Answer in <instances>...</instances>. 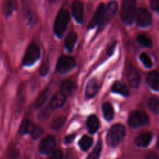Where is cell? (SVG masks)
Listing matches in <instances>:
<instances>
[{"label": "cell", "mask_w": 159, "mask_h": 159, "mask_svg": "<svg viewBox=\"0 0 159 159\" xmlns=\"http://www.w3.org/2000/svg\"><path fill=\"white\" fill-rule=\"evenodd\" d=\"M148 116L144 111H134L131 113L129 118V124L132 127H139L146 125L148 123Z\"/></svg>", "instance_id": "6"}, {"label": "cell", "mask_w": 159, "mask_h": 159, "mask_svg": "<svg viewBox=\"0 0 159 159\" xmlns=\"http://www.w3.org/2000/svg\"><path fill=\"white\" fill-rule=\"evenodd\" d=\"M66 101V96L63 93H58L53 97L51 102V107L53 109H57L62 107Z\"/></svg>", "instance_id": "16"}, {"label": "cell", "mask_w": 159, "mask_h": 159, "mask_svg": "<svg viewBox=\"0 0 159 159\" xmlns=\"http://www.w3.org/2000/svg\"><path fill=\"white\" fill-rule=\"evenodd\" d=\"M149 108L154 113H159V99L157 97H152L149 101Z\"/></svg>", "instance_id": "28"}, {"label": "cell", "mask_w": 159, "mask_h": 159, "mask_svg": "<svg viewBox=\"0 0 159 159\" xmlns=\"http://www.w3.org/2000/svg\"><path fill=\"white\" fill-rule=\"evenodd\" d=\"M102 112H103L104 117L107 120H111L113 118L114 111H113V106L110 102H105L102 105Z\"/></svg>", "instance_id": "21"}, {"label": "cell", "mask_w": 159, "mask_h": 159, "mask_svg": "<svg viewBox=\"0 0 159 159\" xmlns=\"http://www.w3.org/2000/svg\"><path fill=\"white\" fill-rule=\"evenodd\" d=\"M99 89V82L96 79H91L87 84L86 89H85V96L88 99L93 97L97 93Z\"/></svg>", "instance_id": "13"}, {"label": "cell", "mask_w": 159, "mask_h": 159, "mask_svg": "<svg viewBox=\"0 0 159 159\" xmlns=\"http://www.w3.org/2000/svg\"><path fill=\"white\" fill-rule=\"evenodd\" d=\"M76 41H77V34L75 33H70L68 36H67L66 39H65V48H66L67 51L71 52L74 49V47L75 45Z\"/></svg>", "instance_id": "19"}, {"label": "cell", "mask_w": 159, "mask_h": 159, "mask_svg": "<svg viewBox=\"0 0 159 159\" xmlns=\"http://www.w3.org/2000/svg\"><path fill=\"white\" fill-rule=\"evenodd\" d=\"M52 2H54V1H57V0H51Z\"/></svg>", "instance_id": "40"}, {"label": "cell", "mask_w": 159, "mask_h": 159, "mask_svg": "<svg viewBox=\"0 0 159 159\" xmlns=\"http://www.w3.org/2000/svg\"><path fill=\"white\" fill-rule=\"evenodd\" d=\"M40 51L39 47L36 43H31L28 47L26 53L24 54L23 63L26 66H30L35 63L36 61L40 57Z\"/></svg>", "instance_id": "5"}, {"label": "cell", "mask_w": 159, "mask_h": 159, "mask_svg": "<svg viewBox=\"0 0 159 159\" xmlns=\"http://www.w3.org/2000/svg\"><path fill=\"white\" fill-rule=\"evenodd\" d=\"M55 139L53 136H48L42 141L40 145V152L43 155L51 153L55 147Z\"/></svg>", "instance_id": "9"}, {"label": "cell", "mask_w": 159, "mask_h": 159, "mask_svg": "<svg viewBox=\"0 0 159 159\" xmlns=\"http://www.w3.org/2000/svg\"><path fill=\"white\" fill-rule=\"evenodd\" d=\"M126 134V130L122 124H115L110 129L107 134V143L112 147L118 145L124 139Z\"/></svg>", "instance_id": "2"}, {"label": "cell", "mask_w": 159, "mask_h": 159, "mask_svg": "<svg viewBox=\"0 0 159 159\" xmlns=\"http://www.w3.org/2000/svg\"><path fill=\"white\" fill-rule=\"evenodd\" d=\"M8 157L9 159H17L19 157V152L16 148H12L9 150V153H8Z\"/></svg>", "instance_id": "34"}, {"label": "cell", "mask_w": 159, "mask_h": 159, "mask_svg": "<svg viewBox=\"0 0 159 159\" xmlns=\"http://www.w3.org/2000/svg\"><path fill=\"white\" fill-rule=\"evenodd\" d=\"M34 125L32 123L28 120H25L22 122L21 125L20 127V134H29L32 132L34 130Z\"/></svg>", "instance_id": "23"}, {"label": "cell", "mask_w": 159, "mask_h": 159, "mask_svg": "<svg viewBox=\"0 0 159 159\" xmlns=\"http://www.w3.org/2000/svg\"><path fill=\"white\" fill-rule=\"evenodd\" d=\"M16 0H6L4 6L5 14L6 16H9L16 9Z\"/></svg>", "instance_id": "22"}, {"label": "cell", "mask_w": 159, "mask_h": 159, "mask_svg": "<svg viewBox=\"0 0 159 159\" xmlns=\"http://www.w3.org/2000/svg\"><path fill=\"white\" fill-rule=\"evenodd\" d=\"M43 129L40 127H34V130L31 132V135H32V138L34 139H37L39 137L41 136V134H43Z\"/></svg>", "instance_id": "31"}, {"label": "cell", "mask_w": 159, "mask_h": 159, "mask_svg": "<svg viewBox=\"0 0 159 159\" xmlns=\"http://www.w3.org/2000/svg\"><path fill=\"white\" fill-rule=\"evenodd\" d=\"M136 16V0H124L121 9V19L125 24L130 25Z\"/></svg>", "instance_id": "1"}, {"label": "cell", "mask_w": 159, "mask_h": 159, "mask_svg": "<svg viewBox=\"0 0 159 159\" xmlns=\"http://www.w3.org/2000/svg\"><path fill=\"white\" fill-rule=\"evenodd\" d=\"M93 143V138L84 135L79 141V146L83 151H87L92 146Z\"/></svg>", "instance_id": "24"}, {"label": "cell", "mask_w": 159, "mask_h": 159, "mask_svg": "<svg viewBox=\"0 0 159 159\" xmlns=\"http://www.w3.org/2000/svg\"><path fill=\"white\" fill-rule=\"evenodd\" d=\"M112 91L117 94H120L124 96H129V90L125 85L120 83V82H115L112 87Z\"/></svg>", "instance_id": "20"}, {"label": "cell", "mask_w": 159, "mask_h": 159, "mask_svg": "<svg viewBox=\"0 0 159 159\" xmlns=\"http://www.w3.org/2000/svg\"><path fill=\"white\" fill-rule=\"evenodd\" d=\"M118 4L116 1L110 2L106 6L105 9H104L103 14H102V20H101L100 23H99V30L103 29V28L110 23V20L113 19V17L114 16L115 14H116Z\"/></svg>", "instance_id": "4"}, {"label": "cell", "mask_w": 159, "mask_h": 159, "mask_svg": "<svg viewBox=\"0 0 159 159\" xmlns=\"http://www.w3.org/2000/svg\"><path fill=\"white\" fill-rule=\"evenodd\" d=\"M87 127L90 133H95L99 127V122L95 115H91L87 120Z\"/></svg>", "instance_id": "18"}, {"label": "cell", "mask_w": 159, "mask_h": 159, "mask_svg": "<svg viewBox=\"0 0 159 159\" xmlns=\"http://www.w3.org/2000/svg\"><path fill=\"white\" fill-rule=\"evenodd\" d=\"M75 65V61L74 58L68 56H62L57 61V70L61 74H65L71 71Z\"/></svg>", "instance_id": "7"}, {"label": "cell", "mask_w": 159, "mask_h": 159, "mask_svg": "<svg viewBox=\"0 0 159 159\" xmlns=\"http://www.w3.org/2000/svg\"><path fill=\"white\" fill-rule=\"evenodd\" d=\"M65 120H66V119H65V116H58V117L56 118V119H54L52 121L51 127L54 130H58L59 129H61L63 127L65 123Z\"/></svg>", "instance_id": "25"}, {"label": "cell", "mask_w": 159, "mask_h": 159, "mask_svg": "<svg viewBox=\"0 0 159 159\" xmlns=\"http://www.w3.org/2000/svg\"><path fill=\"white\" fill-rule=\"evenodd\" d=\"M104 9H105V5L103 3H101L98 6L96 11L95 12L94 16H93V18L91 19V20L89 23V28H93L96 26V25L99 24L101 20H102V14H103Z\"/></svg>", "instance_id": "12"}, {"label": "cell", "mask_w": 159, "mask_h": 159, "mask_svg": "<svg viewBox=\"0 0 159 159\" xmlns=\"http://www.w3.org/2000/svg\"><path fill=\"white\" fill-rule=\"evenodd\" d=\"M127 79H128V82L130 85V86L133 88H137L138 87L140 84V75L138 71L135 69L134 67H130L127 70Z\"/></svg>", "instance_id": "11"}, {"label": "cell", "mask_w": 159, "mask_h": 159, "mask_svg": "<svg viewBox=\"0 0 159 159\" xmlns=\"http://www.w3.org/2000/svg\"><path fill=\"white\" fill-rule=\"evenodd\" d=\"M152 135L150 132H145L141 134H140L138 138L135 139V144L138 147H147L150 144L152 141Z\"/></svg>", "instance_id": "14"}, {"label": "cell", "mask_w": 159, "mask_h": 159, "mask_svg": "<svg viewBox=\"0 0 159 159\" xmlns=\"http://www.w3.org/2000/svg\"><path fill=\"white\" fill-rule=\"evenodd\" d=\"M157 146H158V148H159V137H158V141H157Z\"/></svg>", "instance_id": "39"}, {"label": "cell", "mask_w": 159, "mask_h": 159, "mask_svg": "<svg viewBox=\"0 0 159 159\" xmlns=\"http://www.w3.org/2000/svg\"><path fill=\"white\" fill-rule=\"evenodd\" d=\"M75 138V134H71L68 135V136H66L65 138V143H71L72 141V140Z\"/></svg>", "instance_id": "38"}, {"label": "cell", "mask_w": 159, "mask_h": 159, "mask_svg": "<svg viewBox=\"0 0 159 159\" xmlns=\"http://www.w3.org/2000/svg\"><path fill=\"white\" fill-rule=\"evenodd\" d=\"M63 158V152L60 150H56L51 153L48 159H62Z\"/></svg>", "instance_id": "32"}, {"label": "cell", "mask_w": 159, "mask_h": 159, "mask_svg": "<svg viewBox=\"0 0 159 159\" xmlns=\"http://www.w3.org/2000/svg\"><path fill=\"white\" fill-rule=\"evenodd\" d=\"M147 82L149 86L154 90H159V72L152 71L148 74L147 78Z\"/></svg>", "instance_id": "15"}, {"label": "cell", "mask_w": 159, "mask_h": 159, "mask_svg": "<svg viewBox=\"0 0 159 159\" xmlns=\"http://www.w3.org/2000/svg\"><path fill=\"white\" fill-rule=\"evenodd\" d=\"M61 93H63L65 96H71L75 91L76 85L72 81H65L61 84Z\"/></svg>", "instance_id": "17"}, {"label": "cell", "mask_w": 159, "mask_h": 159, "mask_svg": "<svg viewBox=\"0 0 159 159\" xmlns=\"http://www.w3.org/2000/svg\"><path fill=\"white\" fill-rule=\"evenodd\" d=\"M140 59H141V61H142V63L144 64V66L147 67V68H151V67L152 66V65H153L151 57H149L146 53H142V54H141V55H140Z\"/></svg>", "instance_id": "30"}, {"label": "cell", "mask_w": 159, "mask_h": 159, "mask_svg": "<svg viewBox=\"0 0 159 159\" xmlns=\"http://www.w3.org/2000/svg\"><path fill=\"white\" fill-rule=\"evenodd\" d=\"M69 21V13L65 9H61L56 17L54 22V33L57 37H61L66 30Z\"/></svg>", "instance_id": "3"}, {"label": "cell", "mask_w": 159, "mask_h": 159, "mask_svg": "<svg viewBox=\"0 0 159 159\" xmlns=\"http://www.w3.org/2000/svg\"><path fill=\"white\" fill-rule=\"evenodd\" d=\"M116 42H114V43H112L111 46L108 48V50H107V53H108L109 55H111V54L113 53V51H114V48H115V47H116Z\"/></svg>", "instance_id": "37"}, {"label": "cell", "mask_w": 159, "mask_h": 159, "mask_svg": "<svg viewBox=\"0 0 159 159\" xmlns=\"http://www.w3.org/2000/svg\"><path fill=\"white\" fill-rule=\"evenodd\" d=\"M135 17H136V23L138 26H141V27H147L150 26L152 23V15L145 9L141 8L138 9Z\"/></svg>", "instance_id": "8"}, {"label": "cell", "mask_w": 159, "mask_h": 159, "mask_svg": "<svg viewBox=\"0 0 159 159\" xmlns=\"http://www.w3.org/2000/svg\"><path fill=\"white\" fill-rule=\"evenodd\" d=\"M101 151H102V141H99L87 159H98L100 155Z\"/></svg>", "instance_id": "26"}, {"label": "cell", "mask_w": 159, "mask_h": 159, "mask_svg": "<svg viewBox=\"0 0 159 159\" xmlns=\"http://www.w3.org/2000/svg\"><path fill=\"white\" fill-rule=\"evenodd\" d=\"M49 71V63L48 61H45L44 63L42 65L41 68L40 69V73L41 75L45 76Z\"/></svg>", "instance_id": "33"}, {"label": "cell", "mask_w": 159, "mask_h": 159, "mask_svg": "<svg viewBox=\"0 0 159 159\" xmlns=\"http://www.w3.org/2000/svg\"><path fill=\"white\" fill-rule=\"evenodd\" d=\"M138 41L140 44L144 47H151L152 45V41L148 37L144 34H141L138 37Z\"/></svg>", "instance_id": "29"}, {"label": "cell", "mask_w": 159, "mask_h": 159, "mask_svg": "<svg viewBox=\"0 0 159 159\" xmlns=\"http://www.w3.org/2000/svg\"><path fill=\"white\" fill-rule=\"evenodd\" d=\"M71 12H72L73 16L75 20L78 23H82L83 21V15H84V9L83 5L80 1L75 0L71 4Z\"/></svg>", "instance_id": "10"}, {"label": "cell", "mask_w": 159, "mask_h": 159, "mask_svg": "<svg viewBox=\"0 0 159 159\" xmlns=\"http://www.w3.org/2000/svg\"><path fill=\"white\" fill-rule=\"evenodd\" d=\"M48 96H49V91H48V89H45L44 91L42 92V93H40V96L37 97V100H36V102H35L36 107H41V106L46 102L47 99L48 98Z\"/></svg>", "instance_id": "27"}, {"label": "cell", "mask_w": 159, "mask_h": 159, "mask_svg": "<svg viewBox=\"0 0 159 159\" xmlns=\"http://www.w3.org/2000/svg\"><path fill=\"white\" fill-rule=\"evenodd\" d=\"M151 6L154 10L159 12V0H151Z\"/></svg>", "instance_id": "35"}, {"label": "cell", "mask_w": 159, "mask_h": 159, "mask_svg": "<svg viewBox=\"0 0 159 159\" xmlns=\"http://www.w3.org/2000/svg\"><path fill=\"white\" fill-rule=\"evenodd\" d=\"M145 159H159V155L155 152H150V153L147 154Z\"/></svg>", "instance_id": "36"}]
</instances>
